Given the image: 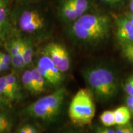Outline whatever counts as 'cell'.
I'll return each mask as SVG.
<instances>
[{"instance_id":"3957f363","label":"cell","mask_w":133,"mask_h":133,"mask_svg":"<svg viewBox=\"0 0 133 133\" xmlns=\"http://www.w3.org/2000/svg\"><path fill=\"white\" fill-rule=\"evenodd\" d=\"M65 96V89L59 88L28 105L24 110L25 114L31 118L41 120L54 118L60 112Z\"/></svg>"},{"instance_id":"277c9868","label":"cell","mask_w":133,"mask_h":133,"mask_svg":"<svg viewBox=\"0 0 133 133\" xmlns=\"http://www.w3.org/2000/svg\"><path fill=\"white\" fill-rule=\"evenodd\" d=\"M96 112L93 95L89 89L81 88L71 100L69 109L71 121L75 124L90 123Z\"/></svg>"},{"instance_id":"4fadbf2b","label":"cell","mask_w":133,"mask_h":133,"mask_svg":"<svg viewBox=\"0 0 133 133\" xmlns=\"http://www.w3.org/2000/svg\"><path fill=\"white\" fill-rule=\"evenodd\" d=\"M35 83V94H40L44 92L45 89V81L44 76L38 71L37 68L31 70Z\"/></svg>"},{"instance_id":"8fae6325","label":"cell","mask_w":133,"mask_h":133,"mask_svg":"<svg viewBox=\"0 0 133 133\" xmlns=\"http://www.w3.org/2000/svg\"><path fill=\"white\" fill-rule=\"evenodd\" d=\"M0 96L6 102H12L16 99V96L8 84L6 76L0 77Z\"/></svg>"},{"instance_id":"2e32d148","label":"cell","mask_w":133,"mask_h":133,"mask_svg":"<svg viewBox=\"0 0 133 133\" xmlns=\"http://www.w3.org/2000/svg\"><path fill=\"white\" fill-rule=\"evenodd\" d=\"M12 121L7 114L0 112V133L9 132L12 128Z\"/></svg>"},{"instance_id":"d6a6232c","label":"cell","mask_w":133,"mask_h":133,"mask_svg":"<svg viewBox=\"0 0 133 133\" xmlns=\"http://www.w3.org/2000/svg\"><path fill=\"white\" fill-rule=\"evenodd\" d=\"M129 98H130V99L131 100V101L133 102V96H129Z\"/></svg>"},{"instance_id":"484cf974","label":"cell","mask_w":133,"mask_h":133,"mask_svg":"<svg viewBox=\"0 0 133 133\" xmlns=\"http://www.w3.org/2000/svg\"><path fill=\"white\" fill-rule=\"evenodd\" d=\"M96 132L99 133H115L114 129L109 128V127L105 126L96 128Z\"/></svg>"},{"instance_id":"e575fe53","label":"cell","mask_w":133,"mask_h":133,"mask_svg":"<svg viewBox=\"0 0 133 133\" xmlns=\"http://www.w3.org/2000/svg\"><path fill=\"white\" fill-rule=\"evenodd\" d=\"M129 20H130L131 22L132 23V24H133V19H131V18H129Z\"/></svg>"},{"instance_id":"f1b7e54d","label":"cell","mask_w":133,"mask_h":133,"mask_svg":"<svg viewBox=\"0 0 133 133\" xmlns=\"http://www.w3.org/2000/svg\"><path fill=\"white\" fill-rule=\"evenodd\" d=\"M102 1L106 3H114L118 2L119 0H102Z\"/></svg>"},{"instance_id":"74e56055","label":"cell","mask_w":133,"mask_h":133,"mask_svg":"<svg viewBox=\"0 0 133 133\" xmlns=\"http://www.w3.org/2000/svg\"><path fill=\"white\" fill-rule=\"evenodd\" d=\"M0 106H1V105H0Z\"/></svg>"},{"instance_id":"9a60e30c","label":"cell","mask_w":133,"mask_h":133,"mask_svg":"<svg viewBox=\"0 0 133 133\" xmlns=\"http://www.w3.org/2000/svg\"><path fill=\"white\" fill-rule=\"evenodd\" d=\"M100 120L103 125L107 126V127L116 125L114 111H105L100 115Z\"/></svg>"},{"instance_id":"52a82bcc","label":"cell","mask_w":133,"mask_h":133,"mask_svg":"<svg viewBox=\"0 0 133 133\" xmlns=\"http://www.w3.org/2000/svg\"><path fill=\"white\" fill-rule=\"evenodd\" d=\"M116 35L123 44L133 43V24L129 19L119 18L116 22Z\"/></svg>"},{"instance_id":"7402d4cb","label":"cell","mask_w":133,"mask_h":133,"mask_svg":"<svg viewBox=\"0 0 133 133\" xmlns=\"http://www.w3.org/2000/svg\"><path fill=\"white\" fill-rule=\"evenodd\" d=\"M37 69L38 70V71H39V73L44 76V78L46 79V81H48V83L52 84V85L56 86V83H55V81L54 80V79H53V78L43 66H41V65L38 64Z\"/></svg>"},{"instance_id":"83f0119b","label":"cell","mask_w":133,"mask_h":133,"mask_svg":"<svg viewBox=\"0 0 133 133\" xmlns=\"http://www.w3.org/2000/svg\"><path fill=\"white\" fill-rule=\"evenodd\" d=\"M126 106L128 108L129 111H130L131 114L133 115V102L131 101V100L129 98V96H128V97H126Z\"/></svg>"},{"instance_id":"5b68a950","label":"cell","mask_w":133,"mask_h":133,"mask_svg":"<svg viewBox=\"0 0 133 133\" xmlns=\"http://www.w3.org/2000/svg\"><path fill=\"white\" fill-rule=\"evenodd\" d=\"M45 51L61 72L69 69L70 56L65 48L59 43H51L46 46Z\"/></svg>"},{"instance_id":"e0dca14e","label":"cell","mask_w":133,"mask_h":133,"mask_svg":"<svg viewBox=\"0 0 133 133\" xmlns=\"http://www.w3.org/2000/svg\"><path fill=\"white\" fill-rule=\"evenodd\" d=\"M6 76L8 84H9L13 93L16 96V99H18L21 97V92H20V88L19 84H18L17 81L16 76L14 74H10L6 75Z\"/></svg>"},{"instance_id":"f546056e","label":"cell","mask_w":133,"mask_h":133,"mask_svg":"<svg viewBox=\"0 0 133 133\" xmlns=\"http://www.w3.org/2000/svg\"><path fill=\"white\" fill-rule=\"evenodd\" d=\"M5 103H6V101H5V100L3 99V98L1 97V96H0V105H3V104H5Z\"/></svg>"},{"instance_id":"d6986e66","label":"cell","mask_w":133,"mask_h":133,"mask_svg":"<svg viewBox=\"0 0 133 133\" xmlns=\"http://www.w3.org/2000/svg\"><path fill=\"white\" fill-rule=\"evenodd\" d=\"M22 39H16L11 41L9 47V51L11 56H15L21 52Z\"/></svg>"},{"instance_id":"4dcf8cb0","label":"cell","mask_w":133,"mask_h":133,"mask_svg":"<svg viewBox=\"0 0 133 133\" xmlns=\"http://www.w3.org/2000/svg\"><path fill=\"white\" fill-rule=\"evenodd\" d=\"M5 6V2L4 0H0V9L1 8H4Z\"/></svg>"},{"instance_id":"5bb4252c","label":"cell","mask_w":133,"mask_h":133,"mask_svg":"<svg viewBox=\"0 0 133 133\" xmlns=\"http://www.w3.org/2000/svg\"><path fill=\"white\" fill-rule=\"evenodd\" d=\"M22 81L26 90L35 94V83L31 70H26L23 74Z\"/></svg>"},{"instance_id":"1f68e13d","label":"cell","mask_w":133,"mask_h":133,"mask_svg":"<svg viewBox=\"0 0 133 133\" xmlns=\"http://www.w3.org/2000/svg\"><path fill=\"white\" fill-rule=\"evenodd\" d=\"M130 8H131V11L133 12V3L132 2H131V3H130Z\"/></svg>"},{"instance_id":"ba28073f","label":"cell","mask_w":133,"mask_h":133,"mask_svg":"<svg viewBox=\"0 0 133 133\" xmlns=\"http://www.w3.org/2000/svg\"><path fill=\"white\" fill-rule=\"evenodd\" d=\"M41 65L48 71L53 78L56 83V86H58L62 81V72L58 69L57 66L53 62L52 59L47 54L44 55L39 60L38 64Z\"/></svg>"},{"instance_id":"7c38bea8","label":"cell","mask_w":133,"mask_h":133,"mask_svg":"<svg viewBox=\"0 0 133 133\" xmlns=\"http://www.w3.org/2000/svg\"><path fill=\"white\" fill-rule=\"evenodd\" d=\"M21 51L26 65H29L32 61L33 54L32 43L29 39H22Z\"/></svg>"},{"instance_id":"d4e9b609","label":"cell","mask_w":133,"mask_h":133,"mask_svg":"<svg viewBox=\"0 0 133 133\" xmlns=\"http://www.w3.org/2000/svg\"><path fill=\"white\" fill-rule=\"evenodd\" d=\"M7 22V11L4 8L0 9V31L2 30Z\"/></svg>"},{"instance_id":"cb8c5ba5","label":"cell","mask_w":133,"mask_h":133,"mask_svg":"<svg viewBox=\"0 0 133 133\" xmlns=\"http://www.w3.org/2000/svg\"><path fill=\"white\" fill-rule=\"evenodd\" d=\"M17 132L19 133H37L39 131L33 126L30 124H26L20 128L18 129Z\"/></svg>"},{"instance_id":"ac0fdd59","label":"cell","mask_w":133,"mask_h":133,"mask_svg":"<svg viewBox=\"0 0 133 133\" xmlns=\"http://www.w3.org/2000/svg\"><path fill=\"white\" fill-rule=\"evenodd\" d=\"M75 6L79 17L84 14L88 7V0H71Z\"/></svg>"},{"instance_id":"7a4b0ae2","label":"cell","mask_w":133,"mask_h":133,"mask_svg":"<svg viewBox=\"0 0 133 133\" xmlns=\"http://www.w3.org/2000/svg\"><path fill=\"white\" fill-rule=\"evenodd\" d=\"M110 21L106 16L83 14L75 20L71 33L78 40L85 44H97L108 37Z\"/></svg>"},{"instance_id":"d590c367","label":"cell","mask_w":133,"mask_h":133,"mask_svg":"<svg viewBox=\"0 0 133 133\" xmlns=\"http://www.w3.org/2000/svg\"><path fill=\"white\" fill-rule=\"evenodd\" d=\"M1 71H2V69H1V66H0V72H1Z\"/></svg>"},{"instance_id":"836d02e7","label":"cell","mask_w":133,"mask_h":133,"mask_svg":"<svg viewBox=\"0 0 133 133\" xmlns=\"http://www.w3.org/2000/svg\"><path fill=\"white\" fill-rule=\"evenodd\" d=\"M129 18H131V19H133V12L132 14H131L130 16H129Z\"/></svg>"},{"instance_id":"8992f818","label":"cell","mask_w":133,"mask_h":133,"mask_svg":"<svg viewBox=\"0 0 133 133\" xmlns=\"http://www.w3.org/2000/svg\"><path fill=\"white\" fill-rule=\"evenodd\" d=\"M44 22L40 14L36 11H26L21 15L19 26L26 33H33L42 29Z\"/></svg>"},{"instance_id":"30bf717a","label":"cell","mask_w":133,"mask_h":133,"mask_svg":"<svg viewBox=\"0 0 133 133\" xmlns=\"http://www.w3.org/2000/svg\"><path fill=\"white\" fill-rule=\"evenodd\" d=\"M116 125H122L129 123L131 113L127 106H121L114 110Z\"/></svg>"},{"instance_id":"603a6c76","label":"cell","mask_w":133,"mask_h":133,"mask_svg":"<svg viewBox=\"0 0 133 133\" xmlns=\"http://www.w3.org/2000/svg\"><path fill=\"white\" fill-rule=\"evenodd\" d=\"M124 89L128 96H133V75L128 78L124 84Z\"/></svg>"},{"instance_id":"9c48e42d","label":"cell","mask_w":133,"mask_h":133,"mask_svg":"<svg viewBox=\"0 0 133 133\" xmlns=\"http://www.w3.org/2000/svg\"><path fill=\"white\" fill-rule=\"evenodd\" d=\"M61 12L66 21H73L79 18L75 6L71 0H65L61 7Z\"/></svg>"},{"instance_id":"ffe728a7","label":"cell","mask_w":133,"mask_h":133,"mask_svg":"<svg viewBox=\"0 0 133 133\" xmlns=\"http://www.w3.org/2000/svg\"><path fill=\"white\" fill-rule=\"evenodd\" d=\"M122 52L124 57L133 64V43L123 44Z\"/></svg>"},{"instance_id":"44dd1931","label":"cell","mask_w":133,"mask_h":133,"mask_svg":"<svg viewBox=\"0 0 133 133\" xmlns=\"http://www.w3.org/2000/svg\"><path fill=\"white\" fill-rule=\"evenodd\" d=\"M114 129L115 133H133V126L129 123L116 126Z\"/></svg>"},{"instance_id":"4316f807","label":"cell","mask_w":133,"mask_h":133,"mask_svg":"<svg viewBox=\"0 0 133 133\" xmlns=\"http://www.w3.org/2000/svg\"><path fill=\"white\" fill-rule=\"evenodd\" d=\"M0 60L9 65L11 63V56L10 54H6L0 52Z\"/></svg>"},{"instance_id":"6da1fadb","label":"cell","mask_w":133,"mask_h":133,"mask_svg":"<svg viewBox=\"0 0 133 133\" xmlns=\"http://www.w3.org/2000/svg\"><path fill=\"white\" fill-rule=\"evenodd\" d=\"M83 75L88 89L99 102H109L117 93L118 81L115 73L109 68L93 66L84 70Z\"/></svg>"},{"instance_id":"8d00e7d4","label":"cell","mask_w":133,"mask_h":133,"mask_svg":"<svg viewBox=\"0 0 133 133\" xmlns=\"http://www.w3.org/2000/svg\"><path fill=\"white\" fill-rule=\"evenodd\" d=\"M131 2L133 3V0H131Z\"/></svg>"}]
</instances>
